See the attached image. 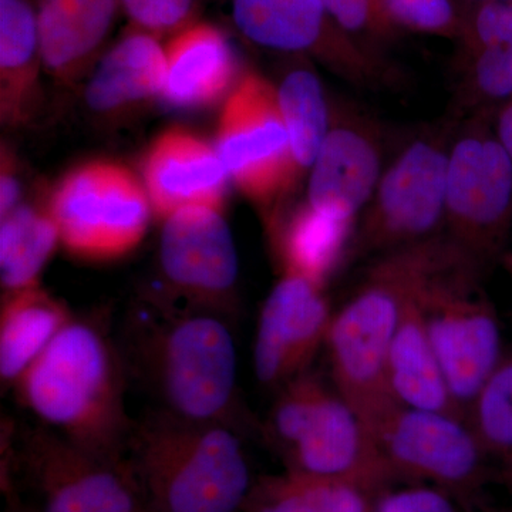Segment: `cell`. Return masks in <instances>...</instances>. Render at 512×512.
I'll return each instance as SVG.
<instances>
[{
	"mask_svg": "<svg viewBox=\"0 0 512 512\" xmlns=\"http://www.w3.org/2000/svg\"><path fill=\"white\" fill-rule=\"evenodd\" d=\"M457 116L421 128L384 168L372 200L357 220L355 256L373 259L444 235L451 143Z\"/></svg>",
	"mask_w": 512,
	"mask_h": 512,
	"instance_id": "6",
	"label": "cell"
},
{
	"mask_svg": "<svg viewBox=\"0 0 512 512\" xmlns=\"http://www.w3.org/2000/svg\"><path fill=\"white\" fill-rule=\"evenodd\" d=\"M143 512H158V511L153 510V508L148 507V505H146V508H144V511H143Z\"/></svg>",
	"mask_w": 512,
	"mask_h": 512,
	"instance_id": "39",
	"label": "cell"
},
{
	"mask_svg": "<svg viewBox=\"0 0 512 512\" xmlns=\"http://www.w3.org/2000/svg\"><path fill=\"white\" fill-rule=\"evenodd\" d=\"M493 127L495 136L512 163V99L494 111Z\"/></svg>",
	"mask_w": 512,
	"mask_h": 512,
	"instance_id": "36",
	"label": "cell"
},
{
	"mask_svg": "<svg viewBox=\"0 0 512 512\" xmlns=\"http://www.w3.org/2000/svg\"><path fill=\"white\" fill-rule=\"evenodd\" d=\"M379 493L342 478L286 470L254 481L242 512H373Z\"/></svg>",
	"mask_w": 512,
	"mask_h": 512,
	"instance_id": "24",
	"label": "cell"
},
{
	"mask_svg": "<svg viewBox=\"0 0 512 512\" xmlns=\"http://www.w3.org/2000/svg\"><path fill=\"white\" fill-rule=\"evenodd\" d=\"M383 12L400 32L457 40L461 6L454 0H379Z\"/></svg>",
	"mask_w": 512,
	"mask_h": 512,
	"instance_id": "31",
	"label": "cell"
},
{
	"mask_svg": "<svg viewBox=\"0 0 512 512\" xmlns=\"http://www.w3.org/2000/svg\"><path fill=\"white\" fill-rule=\"evenodd\" d=\"M497 478L507 485L508 488L512 490V457L505 458V460L500 461V466H498Z\"/></svg>",
	"mask_w": 512,
	"mask_h": 512,
	"instance_id": "37",
	"label": "cell"
},
{
	"mask_svg": "<svg viewBox=\"0 0 512 512\" xmlns=\"http://www.w3.org/2000/svg\"><path fill=\"white\" fill-rule=\"evenodd\" d=\"M512 231V163L495 136L493 113L460 121L448 160L444 237L483 274Z\"/></svg>",
	"mask_w": 512,
	"mask_h": 512,
	"instance_id": "8",
	"label": "cell"
},
{
	"mask_svg": "<svg viewBox=\"0 0 512 512\" xmlns=\"http://www.w3.org/2000/svg\"><path fill=\"white\" fill-rule=\"evenodd\" d=\"M355 229L353 225L323 217L303 202L288 220L279 221L271 229L282 272L301 275L325 286L349 251Z\"/></svg>",
	"mask_w": 512,
	"mask_h": 512,
	"instance_id": "25",
	"label": "cell"
},
{
	"mask_svg": "<svg viewBox=\"0 0 512 512\" xmlns=\"http://www.w3.org/2000/svg\"><path fill=\"white\" fill-rule=\"evenodd\" d=\"M120 0H37L43 67L60 84L72 86L106 43Z\"/></svg>",
	"mask_w": 512,
	"mask_h": 512,
	"instance_id": "19",
	"label": "cell"
},
{
	"mask_svg": "<svg viewBox=\"0 0 512 512\" xmlns=\"http://www.w3.org/2000/svg\"><path fill=\"white\" fill-rule=\"evenodd\" d=\"M457 42L460 56L512 46V0H466Z\"/></svg>",
	"mask_w": 512,
	"mask_h": 512,
	"instance_id": "30",
	"label": "cell"
},
{
	"mask_svg": "<svg viewBox=\"0 0 512 512\" xmlns=\"http://www.w3.org/2000/svg\"><path fill=\"white\" fill-rule=\"evenodd\" d=\"M74 318L42 286L3 293L0 309V379L15 386L57 333Z\"/></svg>",
	"mask_w": 512,
	"mask_h": 512,
	"instance_id": "23",
	"label": "cell"
},
{
	"mask_svg": "<svg viewBox=\"0 0 512 512\" xmlns=\"http://www.w3.org/2000/svg\"><path fill=\"white\" fill-rule=\"evenodd\" d=\"M60 245L47 207L20 204L0 224V282L5 293L40 285V274Z\"/></svg>",
	"mask_w": 512,
	"mask_h": 512,
	"instance_id": "26",
	"label": "cell"
},
{
	"mask_svg": "<svg viewBox=\"0 0 512 512\" xmlns=\"http://www.w3.org/2000/svg\"><path fill=\"white\" fill-rule=\"evenodd\" d=\"M16 466L39 498L36 512H143V491L127 460L77 446L40 424L20 437Z\"/></svg>",
	"mask_w": 512,
	"mask_h": 512,
	"instance_id": "12",
	"label": "cell"
},
{
	"mask_svg": "<svg viewBox=\"0 0 512 512\" xmlns=\"http://www.w3.org/2000/svg\"><path fill=\"white\" fill-rule=\"evenodd\" d=\"M265 434L286 470L342 478L377 491L394 481L365 420L336 387L308 370L282 386Z\"/></svg>",
	"mask_w": 512,
	"mask_h": 512,
	"instance_id": "5",
	"label": "cell"
},
{
	"mask_svg": "<svg viewBox=\"0 0 512 512\" xmlns=\"http://www.w3.org/2000/svg\"><path fill=\"white\" fill-rule=\"evenodd\" d=\"M373 512H467L463 498L433 485L380 491Z\"/></svg>",
	"mask_w": 512,
	"mask_h": 512,
	"instance_id": "34",
	"label": "cell"
},
{
	"mask_svg": "<svg viewBox=\"0 0 512 512\" xmlns=\"http://www.w3.org/2000/svg\"><path fill=\"white\" fill-rule=\"evenodd\" d=\"M325 286L284 272L262 306L254 345L255 375L269 387H282L308 370L325 345L333 313Z\"/></svg>",
	"mask_w": 512,
	"mask_h": 512,
	"instance_id": "16",
	"label": "cell"
},
{
	"mask_svg": "<svg viewBox=\"0 0 512 512\" xmlns=\"http://www.w3.org/2000/svg\"><path fill=\"white\" fill-rule=\"evenodd\" d=\"M167 63L156 36L130 28L101 57L86 86L87 106L101 116H119L161 99Z\"/></svg>",
	"mask_w": 512,
	"mask_h": 512,
	"instance_id": "20",
	"label": "cell"
},
{
	"mask_svg": "<svg viewBox=\"0 0 512 512\" xmlns=\"http://www.w3.org/2000/svg\"><path fill=\"white\" fill-rule=\"evenodd\" d=\"M47 210L64 251L86 262L119 261L136 251L153 212L144 183L110 160L87 161L64 174Z\"/></svg>",
	"mask_w": 512,
	"mask_h": 512,
	"instance_id": "9",
	"label": "cell"
},
{
	"mask_svg": "<svg viewBox=\"0 0 512 512\" xmlns=\"http://www.w3.org/2000/svg\"><path fill=\"white\" fill-rule=\"evenodd\" d=\"M43 67L36 6L30 0H0V119L28 126L40 104Z\"/></svg>",
	"mask_w": 512,
	"mask_h": 512,
	"instance_id": "22",
	"label": "cell"
},
{
	"mask_svg": "<svg viewBox=\"0 0 512 512\" xmlns=\"http://www.w3.org/2000/svg\"><path fill=\"white\" fill-rule=\"evenodd\" d=\"M127 461L158 512H242L254 484L237 430L164 410L134 424Z\"/></svg>",
	"mask_w": 512,
	"mask_h": 512,
	"instance_id": "4",
	"label": "cell"
},
{
	"mask_svg": "<svg viewBox=\"0 0 512 512\" xmlns=\"http://www.w3.org/2000/svg\"><path fill=\"white\" fill-rule=\"evenodd\" d=\"M121 353L164 412L237 430L238 357L227 319L151 299L126 319Z\"/></svg>",
	"mask_w": 512,
	"mask_h": 512,
	"instance_id": "1",
	"label": "cell"
},
{
	"mask_svg": "<svg viewBox=\"0 0 512 512\" xmlns=\"http://www.w3.org/2000/svg\"><path fill=\"white\" fill-rule=\"evenodd\" d=\"M383 171L377 123L349 104H333L328 134L309 173L305 202L323 217L356 227Z\"/></svg>",
	"mask_w": 512,
	"mask_h": 512,
	"instance_id": "15",
	"label": "cell"
},
{
	"mask_svg": "<svg viewBox=\"0 0 512 512\" xmlns=\"http://www.w3.org/2000/svg\"><path fill=\"white\" fill-rule=\"evenodd\" d=\"M512 99V46L458 56L457 114L494 113Z\"/></svg>",
	"mask_w": 512,
	"mask_h": 512,
	"instance_id": "28",
	"label": "cell"
},
{
	"mask_svg": "<svg viewBox=\"0 0 512 512\" xmlns=\"http://www.w3.org/2000/svg\"><path fill=\"white\" fill-rule=\"evenodd\" d=\"M430 275L406 303L394 333L387 357V387L393 402L399 406L464 417L448 389L421 311V291Z\"/></svg>",
	"mask_w": 512,
	"mask_h": 512,
	"instance_id": "21",
	"label": "cell"
},
{
	"mask_svg": "<svg viewBox=\"0 0 512 512\" xmlns=\"http://www.w3.org/2000/svg\"><path fill=\"white\" fill-rule=\"evenodd\" d=\"M217 148L232 183L265 214L269 229L299 184L291 140L274 84L248 72L229 93Z\"/></svg>",
	"mask_w": 512,
	"mask_h": 512,
	"instance_id": "10",
	"label": "cell"
},
{
	"mask_svg": "<svg viewBox=\"0 0 512 512\" xmlns=\"http://www.w3.org/2000/svg\"><path fill=\"white\" fill-rule=\"evenodd\" d=\"M466 420L494 460L512 457V349L481 387Z\"/></svg>",
	"mask_w": 512,
	"mask_h": 512,
	"instance_id": "29",
	"label": "cell"
},
{
	"mask_svg": "<svg viewBox=\"0 0 512 512\" xmlns=\"http://www.w3.org/2000/svg\"><path fill=\"white\" fill-rule=\"evenodd\" d=\"M202 0H120L130 28L170 39L197 22Z\"/></svg>",
	"mask_w": 512,
	"mask_h": 512,
	"instance_id": "33",
	"label": "cell"
},
{
	"mask_svg": "<svg viewBox=\"0 0 512 512\" xmlns=\"http://www.w3.org/2000/svg\"><path fill=\"white\" fill-rule=\"evenodd\" d=\"M444 235L373 259L365 281L333 313L326 338L336 390L373 426L394 403L387 357L406 303L448 251Z\"/></svg>",
	"mask_w": 512,
	"mask_h": 512,
	"instance_id": "3",
	"label": "cell"
},
{
	"mask_svg": "<svg viewBox=\"0 0 512 512\" xmlns=\"http://www.w3.org/2000/svg\"><path fill=\"white\" fill-rule=\"evenodd\" d=\"M245 39L275 52L308 55L357 87L396 86L399 70L330 18L322 0H229Z\"/></svg>",
	"mask_w": 512,
	"mask_h": 512,
	"instance_id": "13",
	"label": "cell"
},
{
	"mask_svg": "<svg viewBox=\"0 0 512 512\" xmlns=\"http://www.w3.org/2000/svg\"><path fill=\"white\" fill-rule=\"evenodd\" d=\"M288 128L293 163L299 180L311 173L330 126V106L318 74L295 67L276 87Z\"/></svg>",
	"mask_w": 512,
	"mask_h": 512,
	"instance_id": "27",
	"label": "cell"
},
{
	"mask_svg": "<svg viewBox=\"0 0 512 512\" xmlns=\"http://www.w3.org/2000/svg\"><path fill=\"white\" fill-rule=\"evenodd\" d=\"M158 258L170 299L224 319L237 311L238 252L222 211L174 212L164 220Z\"/></svg>",
	"mask_w": 512,
	"mask_h": 512,
	"instance_id": "14",
	"label": "cell"
},
{
	"mask_svg": "<svg viewBox=\"0 0 512 512\" xmlns=\"http://www.w3.org/2000/svg\"><path fill=\"white\" fill-rule=\"evenodd\" d=\"M322 3L340 29L373 52H377V46L394 42L402 35L383 12L379 0H322Z\"/></svg>",
	"mask_w": 512,
	"mask_h": 512,
	"instance_id": "32",
	"label": "cell"
},
{
	"mask_svg": "<svg viewBox=\"0 0 512 512\" xmlns=\"http://www.w3.org/2000/svg\"><path fill=\"white\" fill-rule=\"evenodd\" d=\"M10 510L9 512H36L33 508L25 507V505L16 503V501L10 500Z\"/></svg>",
	"mask_w": 512,
	"mask_h": 512,
	"instance_id": "38",
	"label": "cell"
},
{
	"mask_svg": "<svg viewBox=\"0 0 512 512\" xmlns=\"http://www.w3.org/2000/svg\"><path fill=\"white\" fill-rule=\"evenodd\" d=\"M143 177L151 208L163 221L187 207L224 210L231 181L217 148L180 127L153 141Z\"/></svg>",
	"mask_w": 512,
	"mask_h": 512,
	"instance_id": "17",
	"label": "cell"
},
{
	"mask_svg": "<svg viewBox=\"0 0 512 512\" xmlns=\"http://www.w3.org/2000/svg\"><path fill=\"white\" fill-rule=\"evenodd\" d=\"M127 365L101 326L73 318L15 383L42 426L109 460H127L134 423L126 410Z\"/></svg>",
	"mask_w": 512,
	"mask_h": 512,
	"instance_id": "2",
	"label": "cell"
},
{
	"mask_svg": "<svg viewBox=\"0 0 512 512\" xmlns=\"http://www.w3.org/2000/svg\"><path fill=\"white\" fill-rule=\"evenodd\" d=\"M393 480H412L470 500L491 478L494 458L464 417L394 404L370 427Z\"/></svg>",
	"mask_w": 512,
	"mask_h": 512,
	"instance_id": "11",
	"label": "cell"
},
{
	"mask_svg": "<svg viewBox=\"0 0 512 512\" xmlns=\"http://www.w3.org/2000/svg\"><path fill=\"white\" fill-rule=\"evenodd\" d=\"M2 167H0V215L10 214L19 207L20 181L18 177V165L15 157L8 148L2 147Z\"/></svg>",
	"mask_w": 512,
	"mask_h": 512,
	"instance_id": "35",
	"label": "cell"
},
{
	"mask_svg": "<svg viewBox=\"0 0 512 512\" xmlns=\"http://www.w3.org/2000/svg\"><path fill=\"white\" fill-rule=\"evenodd\" d=\"M483 272L451 245L421 291V311L448 389L464 417L505 352Z\"/></svg>",
	"mask_w": 512,
	"mask_h": 512,
	"instance_id": "7",
	"label": "cell"
},
{
	"mask_svg": "<svg viewBox=\"0 0 512 512\" xmlns=\"http://www.w3.org/2000/svg\"><path fill=\"white\" fill-rule=\"evenodd\" d=\"M167 76L161 100L174 109L214 106L231 90L237 57L222 30L207 22L192 23L167 39Z\"/></svg>",
	"mask_w": 512,
	"mask_h": 512,
	"instance_id": "18",
	"label": "cell"
}]
</instances>
